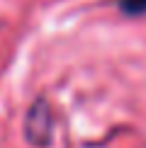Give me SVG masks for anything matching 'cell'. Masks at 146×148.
I'll use <instances>...</instances> for the list:
<instances>
[{"label":"cell","instance_id":"cell-1","mask_svg":"<svg viewBox=\"0 0 146 148\" xmlns=\"http://www.w3.org/2000/svg\"><path fill=\"white\" fill-rule=\"evenodd\" d=\"M51 129H54L51 109L44 100H36L24 116V136L34 146H46L49 138H51Z\"/></svg>","mask_w":146,"mask_h":148},{"label":"cell","instance_id":"cell-2","mask_svg":"<svg viewBox=\"0 0 146 148\" xmlns=\"http://www.w3.org/2000/svg\"><path fill=\"white\" fill-rule=\"evenodd\" d=\"M119 8L127 15H141V12H146V0H122Z\"/></svg>","mask_w":146,"mask_h":148}]
</instances>
